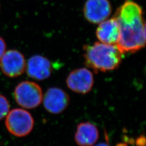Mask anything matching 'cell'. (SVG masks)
<instances>
[{"instance_id": "10", "label": "cell", "mask_w": 146, "mask_h": 146, "mask_svg": "<svg viewBox=\"0 0 146 146\" xmlns=\"http://www.w3.org/2000/svg\"><path fill=\"white\" fill-rule=\"evenodd\" d=\"M96 35L99 42L117 45L120 38V26L117 21L113 17L102 22L96 29Z\"/></svg>"}, {"instance_id": "6", "label": "cell", "mask_w": 146, "mask_h": 146, "mask_svg": "<svg viewBox=\"0 0 146 146\" xmlns=\"http://www.w3.org/2000/svg\"><path fill=\"white\" fill-rule=\"evenodd\" d=\"M66 84L69 88L78 94H86L90 92L94 84V76L88 69H76L69 73Z\"/></svg>"}, {"instance_id": "9", "label": "cell", "mask_w": 146, "mask_h": 146, "mask_svg": "<svg viewBox=\"0 0 146 146\" xmlns=\"http://www.w3.org/2000/svg\"><path fill=\"white\" fill-rule=\"evenodd\" d=\"M27 74L31 78L42 81L49 78L52 72L50 61L40 55H35L30 58L26 67Z\"/></svg>"}, {"instance_id": "7", "label": "cell", "mask_w": 146, "mask_h": 146, "mask_svg": "<svg viewBox=\"0 0 146 146\" xmlns=\"http://www.w3.org/2000/svg\"><path fill=\"white\" fill-rule=\"evenodd\" d=\"M111 11L109 0H87L83 9L85 19L93 24H99L108 19Z\"/></svg>"}, {"instance_id": "11", "label": "cell", "mask_w": 146, "mask_h": 146, "mask_svg": "<svg viewBox=\"0 0 146 146\" xmlns=\"http://www.w3.org/2000/svg\"><path fill=\"white\" fill-rule=\"evenodd\" d=\"M99 137V130L96 125L90 122H82L77 127L75 140L79 146H93Z\"/></svg>"}, {"instance_id": "1", "label": "cell", "mask_w": 146, "mask_h": 146, "mask_svg": "<svg viewBox=\"0 0 146 146\" xmlns=\"http://www.w3.org/2000/svg\"><path fill=\"white\" fill-rule=\"evenodd\" d=\"M120 29L117 47L125 53H135L146 45V23L143 9L131 0H126L113 16Z\"/></svg>"}, {"instance_id": "4", "label": "cell", "mask_w": 146, "mask_h": 146, "mask_svg": "<svg viewBox=\"0 0 146 146\" xmlns=\"http://www.w3.org/2000/svg\"><path fill=\"white\" fill-rule=\"evenodd\" d=\"M16 102L22 108L31 110L37 107L42 103L43 92L37 84L29 81L18 84L14 90Z\"/></svg>"}, {"instance_id": "2", "label": "cell", "mask_w": 146, "mask_h": 146, "mask_svg": "<svg viewBox=\"0 0 146 146\" xmlns=\"http://www.w3.org/2000/svg\"><path fill=\"white\" fill-rule=\"evenodd\" d=\"M84 52L85 64L96 72H107L118 68L124 54L117 45L100 42L84 45Z\"/></svg>"}, {"instance_id": "13", "label": "cell", "mask_w": 146, "mask_h": 146, "mask_svg": "<svg viewBox=\"0 0 146 146\" xmlns=\"http://www.w3.org/2000/svg\"><path fill=\"white\" fill-rule=\"evenodd\" d=\"M6 51V43L3 38L0 37V59Z\"/></svg>"}, {"instance_id": "3", "label": "cell", "mask_w": 146, "mask_h": 146, "mask_svg": "<svg viewBox=\"0 0 146 146\" xmlns=\"http://www.w3.org/2000/svg\"><path fill=\"white\" fill-rule=\"evenodd\" d=\"M6 128L11 134L16 137H25L33 131L34 120L26 110L15 108L9 111L5 121Z\"/></svg>"}, {"instance_id": "14", "label": "cell", "mask_w": 146, "mask_h": 146, "mask_svg": "<svg viewBox=\"0 0 146 146\" xmlns=\"http://www.w3.org/2000/svg\"><path fill=\"white\" fill-rule=\"evenodd\" d=\"M110 146L108 144H107V143H104V142H103V143H100L99 144H98V145H96V146Z\"/></svg>"}, {"instance_id": "5", "label": "cell", "mask_w": 146, "mask_h": 146, "mask_svg": "<svg viewBox=\"0 0 146 146\" xmlns=\"http://www.w3.org/2000/svg\"><path fill=\"white\" fill-rule=\"evenodd\" d=\"M26 67L24 55L15 49L5 51L0 59V68L5 76L14 78L21 76Z\"/></svg>"}, {"instance_id": "12", "label": "cell", "mask_w": 146, "mask_h": 146, "mask_svg": "<svg viewBox=\"0 0 146 146\" xmlns=\"http://www.w3.org/2000/svg\"><path fill=\"white\" fill-rule=\"evenodd\" d=\"M10 104L5 96L0 94V121L6 117L10 111Z\"/></svg>"}, {"instance_id": "8", "label": "cell", "mask_w": 146, "mask_h": 146, "mask_svg": "<svg viewBox=\"0 0 146 146\" xmlns=\"http://www.w3.org/2000/svg\"><path fill=\"white\" fill-rule=\"evenodd\" d=\"M42 101L44 108L49 113L58 114L67 109L70 98L68 94L62 89L52 87L46 91Z\"/></svg>"}]
</instances>
